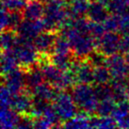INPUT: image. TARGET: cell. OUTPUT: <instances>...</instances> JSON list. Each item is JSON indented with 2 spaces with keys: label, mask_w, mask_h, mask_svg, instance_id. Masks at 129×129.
Here are the masks:
<instances>
[{
  "label": "cell",
  "mask_w": 129,
  "mask_h": 129,
  "mask_svg": "<svg viewBox=\"0 0 129 129\" xmlns=\"http://www.w3.org/2000/svg\"><path fill=\"white\" fill-rule=\"evenodd\" d=\"M120 20H121V16L117 14H110L108 16V18L103 22L105 28L107 31L109 32H117L120 28Z\"/></svg>",
  "instance_id": "cell-28"
},
{
  "label": "cell",
  "mask_w": 129,
  "mask_h": 129,
  "mask_svg": "<svg viewBox=\"0 0 129 129\" xmlns=\"http://www.w3.org/2000/svg\"><path fill=\"white\" fill-rule=\"evenodd\" d=\"M112 79L109 69L105 66L93 67V84H106Z\"/></svg>",
  "instance_id": "cell-21"
},
{
  "label": "cell",
  "mask_w": 129,
  "mask_h": 129,
  "mask_svg": "<svg viewBox=\"0 0 129 129\" xmlns=\"http://www.w3.org/2000/svg\"><path fill=\"white\" fill-rule=\"evenodd\" d=\"M129 115V100L118 103L115 107V109L113 110L111 116L114 117V119L119 122L125 119Z\"/></svg>",
  "instance_id": "cell-25"
},
{
  "label": "cell",
  "mask_w": 129,
  "mask_h": 129,
  "mask_svg": "<svg viewBox=\"0 0 129 129\" xmlns=\"http://www.w3.org/2000/svg\"><path fill=\"white\" fill-rule=\"evenodd\" d=\"M10 26V11L6 9H1V31L9 29Z\"/></svg>",
  "instance_id": "cell-33"
},
{
  "label": "cell",
  "mask_w": 129,
  "mask_h": 129,
  "mask_svg": "<svg viewBox=\"0 0 129 129\" xmlns=\"http://www.w3.org/2000/svg\"><path fill=\"white\" fill-rule=\"evenodd\" d=\"M19 67L18 59L13 49L2 50L1 54V69H2V75L9 74L13 71L14 69Z\"/></svg>",
  "instance_id": "cell-14"
},
{
  "label": "cell",
  "mask_w": 129,
  "mask_h": 129,
  "mask_svg": "<svg viewBox=\"0 0 129 129\" xmlns=\"http://www.w3.org/2000/svg\"><path fill=\"white\" fill-rule=\"evenodd\" d=\"M107 59L108 57L99 50H94L87 58V60L89 61V63L92 67L105 66V65L107 66Z\"/></svg>",
  "instance_id": "cell-27"
},
{
  "label": "cell",
  "mask_w": 129,
  "mask_h": 129,
  "mask_svg": "<svg viewBox=\"0 0 129 129\" xmlns=\"http://www.w3.org/2000/svg\"><path fill=\"white\" fill-rule=\"evenodd\" d=\"M18 34L14 29H5L1 33V47L2 50L12 49L14 46Z\"/></svg>",
  "instance_id": "cell-22"
},
{
  "label": "cell",
  "mask_w": 129,
  "mask_h": 129,
  "mask_svg": "<svg viewBox=\"0 0 129 129\" xmlns=\"http://www.w3.org/2000/svg\"><path fill=\"white\" fill-rule=\"evenodd\" d=\"M75 58L74 54L68 55H59V54H51L50 60L57 68H59L62 71L70 70L72 67L73 61Z\"/></svg>",
  "instance_id": "cell-18"
},
{
  "label": "cell",
  "mask_w": 129,
  "mask_h": 129,
  "mask_svg": "<svg viewBox=\"0 0 129 129\" xmlns=\"http://www.w3.org/2000/svg\"><path fill=\"white\" fill-rule=\"evenodd\" d=\"M116 102L113 99H108V100L100 101L98 107L96 108L95 114L100 116V117H105V116H110L112 114L113 110L116 107Z\"/></svg>",
  "instance_id": "cell-24"
},
{
  "label": "cell",
  "mask_w": 129,
  "mask_h": 129,
  "mask_svg": "<svg viewBox=\"0 0 129 129\" xmlns=\"http://www.w3.org/2000/svg\"><path fill=\"white\" fill-rule=\"evenodd\" d=\"M20 114L11 108H1L0 112V122L2 129L16 128L19 121Z\"/></svg>",
  "instance_id": "cell-15"
},
{
  "label": "cell",
  "mask_w": 129,
  "mask_h": 129,
  "mask_svg": "<svg viewBox=\"0 0 129 129\" xmlns=\"http://www.w3.org/2000/svg\"><path fill=\"white\" fill-rule=\"evenodd\" d=\"M33 94L31 90L25 88L18 93L12 94L11 108L19 114H29L32 107Z\"/></svg>",
  "instance_id": "cell-7"
},
{
  "label": "cell",
  "mask_w": 129,
  "mask_h": 129,
  "mask_svg": "<svg viewBox=\"0 0 129 129\" xmlns=\"http://www.w3.org/2000/svg\"><path fill=\"white\" fill-rule=\"evenodd\" d=\"M12 93L4 84L1 86V108H11Z\"/></svg>",
  "instance_id": "cell-30"
},
{
  "label": "cell",
  "mask_w": 129,
  "mask_h": 129,
  "mask_svg": "<svg viewBox=\"0 0 129 129\" xmlns=\"http://www.w3.org/2000/svg\"><path fill=\"white\" fill-rule=\"evenodd\" d=\"M71 90L74 101L77 105L79 110L84 111L89 115L95 114L99 100L95 96L93 86L85 83H76Z\"/></svg>",
  "instance_id": "cell-1"
},
{
  "label": "cell",
  "mask_w": 129,
  "mask_h": 129,
  "mask_svg": "<svg viewBox=\"0 0 129 129\" xmlns=\"http://www.w3.org/2000/svg\"><path fill=\"white\" fill-rule=\"evenodd\" d=\"M53 106L57 110V114L62 122L72 119L78 113L79 108L74 101L72 93L67 90H60L56 100L53 103Z\"/></svg>",
  "instance_id": "cell-2"
},
{
  "label": "cell",
  "mask_w": 129,
  "mask_h": 129,
  "mask_svg": "<svg viewBox=\"0 0 129 129\" xmlns=\"http://www.w3.org/2000/svg\"><path fill=\"white\" fill-rule=\"evenodd\" d=\"M16 128H19V129L34 128V118L30 114H20Z\"/></svg>",
  "instance_id": "cell-29"
},
{
  "label": "cell",
  "mask_w": 129,
  "mask_h": 129,
  "mask_svg": "<svg viewBox=\"0 0 129 129\" xmlns=\"http://www.w3.org/2000/svg\"><path fill=\"white\" fill-rule=\"evenodd\" d=\"M107 67L110 71L112 78L127 79L129 77V65L122 53H116L108 57Z\"/></svg>",
  "instance_id": "cell-4"
},
{
  "label": "cell",
  "mask_w": 129,
  "mask_h": 129,
  "mask_svg": "<svg viewBox=\"0 0 129 129\" xmlns=\"http://www.w3.org/2000/svg\"><path fill=\"white\" fill-rule=\"evenodd\" d=\"M91 115H89L88 113L84 112V111L79 110L78 113L75 115V117H73L70 120H67L65 122H62V126L63 128H90V119Z\"/></svg>",
  "instance_id": "cell-13"
},
{
  "label": "cell",
  "mask_w": 129,
  "mask_h": 129,
  "mask_svg": "<svg viewBox=\"0 0 129 129\" xmlns=\"http://www.w3.org/2000/svg\"><path fill=\"white\" fill-rule=\"evenodd\" d=\"M105 31H107L105 28L103 23H94L92 22L91 29H90V35L95 40L100 39L101 37L105 34Z\"/></svg>",
  "instance_id": "cell-31"
},
{
  "label": "cell",
  "mask_w": 129,
  "mask_h": 129,
  "mask_svg": "<svg viewBox=\"0 0 129 129\" xmlns=\"http://www.w3.org/2000/svg\"><path fill=\"white\" fill-rule=\"evenodd\" d=\"M90 128H115L118 127L117 121L112 116L100 117L98 115H91L90 119Z\"/></svg>",
  "instance_id": "cell-17"
},
{
  "label": "cell",
  "mask_w": 129,
  "mask_h": 129,
  "mask_svg": "<svg viewBox=\"0 0 129 129\" xmlns=\"http://www.w3.org/2000/svg\"><path fill=\"white\" fill-rule=\"evenodd\" d=\"M119 31L122 35L129 34V11H127L124 14L121 15Z\"/></svg>",
  "instance_id": "cell-32"
},
{
  "label": "cell",
  "mask_w": 129,
  "mask_h": 129,
  "mask_svg": "<svg viewBox=\"0 0 129 129\" xmlns=\"http://www.w3.org/2000/svg\"><path fill=\"white\" fill-rule=\"evenodd\" d=\"M59 91L60 90L56 89L53 85H51L50 83L47 82V81L43 82L42 84H40L39 86L35 87L33 90H31L33 96L43 98V99L49 101L51 103H54V101L56 100Z\"/></svg>",
  "instance_id": "cell-11"
},
{
  "label": "cell",
  "mask_w": 129,
  "mask_h": 129,
  "mask_svg": "<svg viewBox=\"0 0 129 129\" xmlns=\"http://www.w3.org/2000/svg\"><path fill=\"white\" fill-rule=\"evenodd\" d=\"M109 15L108 7L99 1H91L87 12V17L94 23H103Z\"/></svg>",
  "instance_id": "cell-9"
},
{
  "label": "cell",
  "mask_w": 129,
  "mask_h": 129,
  "mask_svg": "<svg viewBox=\"0 0 129 129\" xmlns=\"http://www.w3.org/2000/svg\"><path fill=\"white\" fill-rule=\"evenodd\" d=\"M124 56H125V59H126V61H127L128 65H129V53H126V54H124Z\"/></svg>",
  "instance_id": "cell-39"
},
{
  "label": "cell",
  "mask_w": 129,
  "mask_h": 129,
  "mask_svg": "<svg viewBox=\"0 0 129 129\" xmlns=\"http://www.w3.org/2000/svg\"><path fill=\"white\" fill-rule=\"evenodd\" d=\"M121 39L122 37L118 32L105 33L100 39L96 41V50L101 51L107 57L114 55L120 52L121 46Z\"/></svg>",
  "instance_id": "cell-3"
},
{
  "label": "cell",
  "mask_w": 129,
  "mask_h": 129,
  "mask_svg": "<svg viewBox=\"0 0 129 129\" xmlns=\"http://www.w3.org/2000/svg\"><path fill=\"white\" fill-rule=\"evenodd\" d=\"M44 30H45V27H44L43 19L29 20L25 18L17 27L16 32L18 34V36L33 41L40 33H42Z\"/></svg>",
  "instance_id": "cell-6"
},
{
  "label": "cell",
  "mask_w": 129,
  "mask_h": 129,
  "mask_svg": "<svg viewBox=\"0 0 129 129\" xmlns=\"http://www.w3.org/2000/svg\"><path fill=\"white\" fill-rule=\"evenodd\" d=\"M52 104L51 102L47 100H44L43 98H40L37 96H33L32 101V107L30 109L29 114L32 116L33 118H39L42 117L44 113V111L46 110V108Z\"/></svg>",
  "instance_id": "cell-20"
},
{
  "label": "cell",
  "mask_w": 129,
  "mask_h": 129,
  "mask_svg": "<svg viewBox=\"0 0 129 129\" xmlns=\"http://www.w3.org/2000/svg\"><path fill=\"white\" fill-rule=\"evenodd\" d=\"M53 54H59V55L73 54L72 47H71L70 42H69L68 39H67L64 35H62L59 31H58L57 36V38H56Z\"/></svg>",
  "instance_id": "cell-19"
},
{
  "label": "cell",
  "mask_w": 129,
  "mask_h": 129,
  "mask_svg": "<svg viewBox=\"0 0 129 129\" xmlns=\"http://www.w3.org/2000/svg\"><path fill=\"white\" fill-rule=\"evenodd\" d=\"M67 1H68V3H69V2H72V1H75V0H67Z\"/></svg>",
  "instance_id": "cell-41"
},
{
  "label": "cell",
  "mask_w": 129,
  "mask_h": 129,
  "mask_svg": "<svg viewBox=\"0 0 129 129\" xmlns=\"http://www.w3.org/2000/svg\"><path fill=\"white\" fill-rule=\"evenodd\" d=\"M119 128H129V115L125 119L117 122Z\"/></svg>",
  "instance_id": "cell-36"
},
{
  "label": "cell",
  "mask_w": 129,
  "mask_h": 129,
  "mask_svg": "<svg viewBox=\"0 0 129 129\" xmlns=\"http://www.w3.org/2000/svg\"><path fill=\"white\" fill-rule=\"evenodd\" d=\"M97 1H99V2L105 4V5H108V3L109 2V0H97Z\"/></svg>",
  "instance_id": "cell-38"
},
{
  "label": "cell",
  "mask_w": 129,
  "mask_h": 129,
  "mask_svg": "<svg viewBox=\"0 0 129 129\" xmlns=\"http://www.w3.org/2000/svg\"><path fill=\"white\" fill-rule=\"evenodd\" d=\"M2 84H4L12 94L18 93L25 89V70L17 67L13 71L2 75Z\"/></svg>",
  "instance_id": "cell-5"
},
{
  "label": "cell",
  "mask_w": 129,
  "mask_h": 129,
  "mask_svg": "<svg viewBox=\"0 0 129 129\" xmlns=\"http://www.w3.org/2000/svg\"><path fill=\"white\" fill-rule=\"evenodd\" d=\"M52 127V124L47 121L45 118L39 117V118L34 119V128L37 129H47Z\"/></svg>",
  "instance_id": "cell-34"
},
{
  "label": "cell",
  "mask_w": 129,
  "mask_h": 129,
  "mask_svg": "<svg viewBox=\"0 0 129 129\" xmlns=\"http://www.w3.org/2000/svg\"><path fill=\"white\" fill-rule=\"evenodd\" d=\"M126 87H127V90L129 92V77H127V79H126Z\"/></svg>",
  "instance_id": "cell-40"
},
{
  "label": "cell",
  "mask_w": 129,
  "mask_h": 129,
  "mask_svg": "<svg viewBox=\"0 0 129 129\" xmlns=\"http://www.w3.org/2000/svg\"><path fill=\"white\" fill-rule=\"evenodd\" d=\"M89 1H90V2H91V1H97V0H89Z\"/></svg>",
  "instance_id": "cell-42"
},
{
  "label": "cell",
  "mask_w": 129,
  "mask_h": 129,
  "mask_svg": "<svg viewBox=\"0 0 129 129\" xmlns=\"http://www.w3.org/2000/svg\"><path fill=\"white\" fill-rule=\"evenodd\" d=\"M120 52L122 54L129 53V34L122 35L121 39V46H120Z\"/></svg>",
  "instance_id": "cell-35"
},
{
  "label": "cell",
  "mask_w": 129,
  "mask_h": 129,
  "mask_svg": "<svg viewBox=\"0 0 129 129\" xmlns=\"http://www.w3.org/2000/svg\"><path fill=\"white\" fill-rule=\"evenodd\" d=\"M39 2H41V3L44 4V5H46V4H48L49 2H51L52 0H38Z\"/></svg>",
  "instance_id": "cell-37"
},
{
  "label": "cell",
  "mask_w": 129,
  "mask_h": 129,
  "mask_svg": "<svg viewBox=\"0 0 129 129\" xmlns=\"http://www.w3.org/2000/svg\"><path fill=\"white\" fill-rule=\"evenodd\" d=\"M27 0H2V8L9 11H23Z\"/></svg>",
  "instance_id": "cell-26"
},
{
  "label": "cell",
  "mask_w": 129,
  "mask_h": 129,
  "mask_svg": "<svg viewBox=\"0 0 129 129\" xmlns=\"http://www.w3.org/2000/svg\"><path fill=\"white\" fill-rule=\"evenodd\" d=\"M95 96L99 101L113 99V90L109 83L106 84H94L93 85Z\"/></svg>",
  "instance_id": "cell-23"
},
{
  "label": "cell",
  "mask_w": 129,
  "mask_h": 129,
  "mask_svg": "<svg viewBox=\"0 0 129 129\" xmlns=\"http://www.w3.org/2000/svg\"><path fill=\"white\" fill-rule=\"evenodd\" d=\"M25 70V69H24ZM25 88L28 90H33L35 87L39 86L40 84L45 81L43 76V71L39 64L34 65L32 67L25 70Z\"/></svg>",
  "instance_id": "cell-10"
},
{
  "label": "cell",
  "mask_w": 129,
  "mask_h": 129,
  "mask_svg": "<svg viewBox=\"0 0 129 129\" xmlns=\"http://www.w3.org/2000/svg\"><path fill=\"white\" fill-rule=\"evenodd\" d=\"M57 31L44 30L33 40L34 46L40 54H53L55 42L57 36Z\"/></svg>",
  "instance_id": "cell-8"
},
{
  "label": "cell",
  "mask_w": 129,
  "mask_h": 129,
  "mask_svg": "<svg viewBox=\"0 0 129 129\" xmlns=\"http://www.w3.org/2000/svg\"><path fill=\"white\" fill-rule=\"evenodd\" d=\"M90 2L89 0H75L72 2H69L67 4L69 16L73 19L84 17L85 15H87Z\"/></svg>",
  "instance_id": "cell-16"
},
{
  "label": "cell",
  "mask_w": 129,
  "mask_h": 129,
  "mask_svg": "<svg viewBox=\"0 0 129 129\" xmlns=\"http://www.w3.org/2000/svg\"><path fill=\"white\" fill-rule=\"evenodd\" d=\"M45 11V5L39 2L38 0H27V4L23 14L25 19L29 20H40L43 19Z\"/></svg>",
  "instance_id": "cell-12"
}]
</instances>
